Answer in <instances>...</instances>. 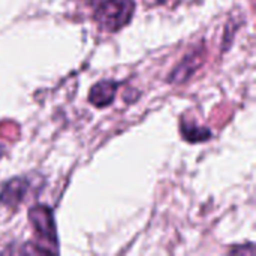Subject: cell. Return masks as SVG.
<instances>
[{"label":"cell","mask_w":256,"mask_h":256,"mask_svg":"<svg viewBox=\"0 0 256 256\" xmlns=\"http://www.w3.org/2000/svg\"><path fill=\"white\" fill-rule=\"evenodd\" d=\"M2 154H3V148L0 147V156H2Z\"/></svg>","instance_id":"6"},{"label":"cell","mask_w":256,"mask_h":256,"mask_svg":"<svg viewBox=\"0 0 256 256\" xmlns=\"http://www.w3.org/2000/svg\"><path fill=\"white\" fill-rule=\"evenodd\" d=\"M135 10L132 0H96L94 20L104 30L116 32L124 27Z\"/></svg>","instance_id":"1"},{"label":"cell","mask_w":256,"mask_h":256,"mask_svg":"<svg viewBox=\"0 0 256 256\" xmlns=\"http://www.w3.org/2000/svg\"><path fill=\"white\" fill-rule=\"evenodd\" d=\"M182 134H183V138H186L190 142H201V141H206V140L210 138V130L208 129L192 126L189 123L182 124Z\"/></svg>","instance_id":"5"},{"label":"cell","mask_w":256,"mask_h":256,"mask_svg":"<svg viewBox=\"0 0 256 256\" xmlns=\"http://www.w3.org/2000/svg\"><path fill=\"white\" fill-rule=\"evenodd\" d=\"M28 183L24 178H14L8 182L3 188V192L0 194V202L4 204L6 207H15L18 206L26 192H27Z\"/></svg>","instance_id":"3"},{"label":"cell","mask_w":256,"mask_h":256,"mask_svg":"<svg viewBox=\"0 0 256 256\" xmlns=\"http://www.w3.org/2000/svg\"><path fill=\"white\" fill-rule=\"evenodd\" d=\"M116 92H117V82H114V81H102V82L96 84L92 88L90 102L94 106H99V108L108 106L114 100Z\"/></svg>","instance_id":"4"},{"label":"cell","mask_w":256,"mask_h":256,"mask_svg":"<svg viewBox=\"0 0 256 256\" xmlns=\"http://www.w3.org/2000/svg\"><path fill=\"white\" fill-rule=\"evenodd\" d=\"M28 218L32 220V225L36 231V234L50 242V243H57V237H56V225H54V218L52 213L48 207L44 206H38L33 207L28 213Z\"/></svg>","instance_id":"2"}]
</instances>
